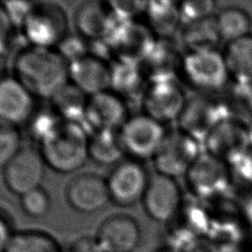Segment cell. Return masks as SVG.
I'll return each mask as SVG.
<instances>
[{"label": "cell", "instance_id": "cell-1", "mask_svg": "<svg viewBox=\"0 0 252 252\" xmlns=\"http://www.w3.org/2000/svg\"><path fill=\"white\" fill-rule=\"evenodd\" d=\"M16 77L34 97L51 99L69 83L68 63L55 49L28 45L14 60Z\"/></svg>", "mask_w": 252, "mask_h": 252}, {"label": "cell", "instance_id": "cell-2", "mask_svg": "<svg viewBox=\"0 0 252 252\" xmlns=\"http://www.w3.org/2000/svg\"><path fill=\"white\" fill-rule=\"evenodd\" d=\"M90 131L79 123H62L40 144V152L47 167L68 174L81 168L89 158Z\"/></svg>", "mask_w": 252, "mask_h": 252}, {"label": "cell", "instance_id": "cell-3", "mask_svg": "<svg viewBox=\"0 0 252 252\" xmlns=\"http://www.w3.org/2000/svg\"><path fill=\"white\" fill-rule=\"evenodd\" d=\"M118 133L125 155L139 161L154 158L167 136L163 124L144 112L130 115Z\"/></svg>", "mask_w": 252, "mask_h": 252}, {"label": "cell", "instance_id": "cell-4", "mask_svg": "<svg viewBox=\"0 0 252 252\" xmlns=\"http://www.w3.org/2000/svg\"><path fill=\"white\" fill-rule=\"evenodd\" d=\"M21 32L29 45L55 49L68 34L66 14L54 3L35 2Z\"/></svg>", "mask_w": 252, "mask_h": 252}, {"label": "cell", "instance_id": "cell-5", "mask_svg": "<svg viewBox=\"0 0 252 252\" xmlns=\"http://www.w3.org/2000/svg\"><path fill=\"white\" fill-rule=\"evenodd\" d=\"M181 68L186 81L204 92L221 89L230 77L223 54L218 49L188 51Z\"/></svg>", "mask_w": 252, "mask_h": 252}, {"label": "cell", "instance_id": "cell-6", "mask_svg": "<svg viewBox=\"0 0 252 252\" xmlns=\"http://www.w3.org/2000/svg\"><path fill=\"white\" fill-rule=\"evenodd\" d=\"M150 177L141 161L123 159L112 167L106 178L110 202L120 207H130L142 201Z\"/></svg>", "mask_w": 252, "mask_h": 252}, {"label": "cell", "instance_id": "cell-7", "mask_svg": "<svg viewBox=\"0 0 252 252\" xmlns=\"http://www.w3.org/2000/svg\"><path fill=\"white\" fill-rule=\"evenodd\" d=\"M46 166L38 150L22 147L2 169L4 183L10 192L21 197L41 187Z\"/></svg>", "mask_w": 252, "mask_h": 252}, {"label": "cell", "instance_id": "cell-8", "mask_svg": "<svg viewBox=\"0 0 252 252\" xmlns=\"http://www.w3.org/2000/svg\"><path fill=\"white\" fill-rule=\"evenodd\" d=\"M144 113L161 122L179 119L187 104L181 88L170 78L150 81L142 94Z\"/></svg>", "mask_w": 252, "mask_h": 252}, {"label": "cell", "instance_id": "cell-9", "mask_svg": "<svg viewBox=\"0 0 252 252\" xmlns=\"http://www.w3.org/2000/svg\"><path fill=\"white\" fill-rule=\"evenodd\" d=\"M199 156L197 140L180 130L167 133L153 159L158 173L175 178L186 175Z\"/></svg>", "mask_w": 252, "mask_h": 252}, {"label": "cell", "instance_id": "cell-10", "mask_svg": "<svg viewBox=\"0 0 252 252\" xmlns=\"http://www.w3.org/2000/svg\"><path fill=\"white\" fill-rule=\"evenodd\" d=\"M142 203L149 218L158 222H167L179 211L182 193L175 178L156 172L150 177Z\"/></svg>", "mask_w": 252, "mask_h": 252}, {"label": "cell", "instance_id": "cell-11", "mask_svg": "<svg viewBox=\"0 0 252 252\" xmlns=\"http://www.w3.org/2000/svg\"><path fill=\"white\" fill-rule=\"evenodd\" d=\"M126 100L108 90L88 97L85 126L91 132L119 130L130 116Z\"/></svg>", "mask_w": 252, "mask_h": 252}, {"label": "cell", "instance_id": "cell-12", "mask_svg": "<svg viewBox=\"0 0 252 252\" xmlns=\"http://www.w3.org/2000/svg\"><path fill=\"white\" fill-rule=\"evenodd\" d=\"M66 199L80 214L96 213L110 202L106 179L95 173L76 175L66 187Z\"/></svg>", "mask_w": 252, "mask_h": 252}, {"label": "cell", "instance_id": "cell-13", "mask_svg": "<svg viewBox=\"0 0 252 252\" xmlns=\"http://www.w3.org/2000/svg\"><path fill=\"white\" fill-rule=\"evenodd\" d=\"M141 227L128 215H113L97 228L94 240L101 252H132L140 243Z\"/></svg>", "mask_w": 252, "mask_h": 252}, {"label": "cell", "instance_id": "cell-14", "mask_svg": "<svg viewBox=\"0 0 252 252\" xmlns=\"http://www.w3.org/2000/svg\"><path fill=\"white\" fill-rule=\"evenodd\" d=\"M35 109V97L16 77L0 81V121L20 128L28 124Z\"/></svg>", "mask_w": 252, "mask_h": 252}, {"label": "cell", "instance_id": "cell-15", "mask_svg": "<svg viewBox=\"0 0 252 252\" xmlns=\"http://www.w3.org/2000/svg\"><path fill=\"white\" fill-rule=\"evenodd\" d=\"M69 83L91 96L110 90V63L94 54H88L68 64Z\"/></svg>", "mask_w": 252, "mask_h": 252}, {"label": "cell", "instance_id": "cell-16", "mask_svg": "<svg viewBox=\"0 0 252 252\" xmlns=\"http://www.w3.org/2000/svg\"><path fill=\"white\" fill-rule=\"evenodd\" d=\"M115 17L108 2H85L75 13V27L78 34L89 42L103 40L114 23Z\"/></svg>", "mask_w": 252, "mask_h": 252}, {"label": "cell", "instance_id": "cell-17", "mask_svg": "<svg viewBox=\"0 0 252 252\" xmlns=\"http://www.w3.org/2000/svg\"><path fill=\"white\" fill-rule=\"evenodd\" d=\"M189 187L200 196L208 197L220 192L227 181V172L216 156H199L186 173Z\"/></svg>", "mask_w": 252, "mask_h": 252}, {"label": "cell", "instance_id": "cell-18", "mask_svg": "<svg viewBox=\"0 0 252 252\" xmlns=\"http://www.w3.org/2000/svg\"><path fill=\"white\" fill-rule=\"evenodd\" d=\"M125 156L118 130L93 131L89 136V158L95 163L116 165Z\"/></svg>", "mask_w": 252, "mask_h": 252}, {"label": "cell", "instance_id": "cell-19", "mask_svg": "<svg viewBox=\"0 0 252 252\" xmlns=\"http://www.w3.org/2000/svg\"><path fill=\"white\" fill-rule=\"evenodd\" d=\"M230 77L238 83H252V33L226 43L222 52Z\"/></svg>", "mask_w": 252, "mask_h": 252}, {"label": "cell", "instance_id": "cell-20", "mask_svg": "<svg viewBox=\"0 0 252 252\" xmlns=\"http://www.w3.org/2000/svg\"><path fill=\"white\" fill-rule=\"evenodd\" d=\"M110 91L125 99L140 91L144 93V71L140 64L128 61L114 60L110 63Z\"/></svg>", "mask_w": 252, "mask_h": 252}, {"label": "cell", "instance_id": "cell-21", "mask_svg": "<svg viewBox=\"0 0 252 252\" xmlns=\"http://www.w3.org/2000/svg\"><path fill=\"white\" fill-rule=\"evenodd\" d=\"M88 97L74 85L68 83L50 99V106L63 121L79 123L85 126Z\"/></svg>", "mask_w": 252, "mask_h": 252}, {"label": "cell", "instance_id": "cell-22", "mask_svg": "<svg viewBox=\"0 0 252 252\" xmlns=\"http://www.w3.org/2000/svg\"><path fill=\"white\" fill-rule=\"evenodd\" d=\"M181 131L196 139V135H210L217 124L214 122V107L206 101L196 99L187 102L179 117Z\"/></svg>", "mask_w": 252, "mask_h": 252}, {"label": "cell", "instance_id": "cell-23", "mask_svg": "<svg viewBox=\"0 0 252 252\" xmlns=\"http://www.w3.org/2000/svg\"><path fill=\"white\" fill-rule=\"evenodd\" d=\"M215 20L220 38L226 43L252 33L251 17L240 7H225L215 16Z\"/></svg>", "mask_w": 252, "mask_h": 252}, {"label": "cell", "instance_id": "cell-24", "mask_svg": "<svg viewBox=\"0 0 252 252\" xmlns=\"http://www.w3.org/2000/svg\"><path fill=\"white\" fill-rule=\"evenodd\" d=\"M182 39L188 51L217 49L221 38L215 16L186 24L182 32Z\"/></svg>", "mask_w": 252, "mask_h": 252}, {"label": "cell", "instance_id": "cell-25", "mask_svg": "<svg viewBox=\"0 0 252 252\" xmlns=\"http://www.w3.org/2000/svg\"><path fill=\"white\" fill-rule=\"evenodd\" d=\"M4 252H63L48 233L38 230L14 232Z\"/></svg>", "mask_w": 252, "mask_h": 252}, {"label": "cell", "instance_id": "cell-26", "mask_svg": "<svg viewBox=\"0 0 252 252\" xmlns=\"http://www.w3.org/2000/svg\"><path fill=\"white\" fill-rule=\"evenodd\" d=\"M145 13L149 23V30L166 34L174 30L176 23L181 22L178 6L171 2H149Z\"/></svg>", "mask_w": 252, "mask_h": 252}, {"label": "cell", "instance_id": "cell-27", "mask_svg": "<svg viewBox=\"0 0 252 252\" xmlns=\"http://www.w3.org/2000/svg\"><path fill=\"white\" fill-rule=\"evenodd\" d=\"M62 121L63 120L51 106L49 108H36L27 124L29 134L39 145L62 123Z\"/></svg>", "mask_w": 252, "mask_h": 252}, {"label": "cell", "instance_id": "cell-28", "mask_svg": "<svg viewBox=\"0 0 252 252\" xmlns=\"http://www.w3.org/2000/svg\"><path fill=\"white\" fill-rule=\"evenodd\" d=\"M20 205L22 211L28 217L41 219L49 213L51 200L49 194L42 187H39L21 196Z\"/></svg>", "mask_w": 252, "mask_h": 252}, {"label": "cell", "instance_id": "cell-29", "mask_svg": "<svg viewBox=\"0 0 252 252\" xmlns=\"http://www.w3.org/2000/svg\"><path fill=\"white\" fill-rule=\"evenodd\" d=\"M21 149L20 128L0 121V168L3 169Z\"/></svg>", "mask_w": 252, "mask_h": 252}, {"label": "cell", "instance_id": "cell-30", "mask_svg": "<svg viewBox=\"0 0 252 252\" xmlns=\"http://www.w3.org/2000/svg\"><path fill=\"white\" fill-rule=\"evenodd\" d=\"M89 41L80 34H67L55 50L69 64L90 54Z\"/></svg>", "mask_w": 252, "mask_h": 252}, {"label": "cell", "instance_id": "cell-31", "mask_svg": "<svg viewBox=\"0 0 252 252\" xmlns=\"http://www.w3.org/2000/svg\"><path fill=\"white\" fill-rule=\"evenodd\" d=\"M216 2L210 0H198L183 2L178 6L181 22L185 25L214 17L213 12L216 8Z\"/></svg>", "mask_w": 252, "mask_h": 252}, {"label": "cell", "instance_id": "cell-32", "mask_svg": "<svg viewBox=\"0 0 252 252\" xmlns=\"http://www.w3.org/2000/svg\"><path fill=\"white\" fill-rule=\"evenodd\" d=\"M11 25L16 30H22L30 16L35 2L28 1H4L0 2Z\"/></svg>", "mask_w": 252, "mask_h": 252}, {"label": "cell", "instance_id": "cell-33", "mask_svg": "<svg viewBox=\"0 0 252 252\" xmlns=\"http://www.w3.org/2000/svg\"><path fill=\"white\" fill-rule=\"evenodd\" d=\"M15 29L11 25L1 3H0V54L5 55L12 41Z\"/></svg>", "mask_w": 252, "mask_h": 252}, {"label": "cell", "instance_id": "cell-34", "mask_svg": "<svg viewBox=\"0 0 252 252\" xmlns=\"http://www.w3.org/2000/svg\"><path fill=\"white\" fill-rule=\"evenodd\" d=\"M66 252H101L98 248L94 237L83 236L75 239L70 243Z\"/></svg>", "mask_w": 252, "mask_h": 252}, {"label": "cell", "instance_id": "cell-35", "mask_svg": "<svg viewBox=\"0 0 252 252\" xmlns=\"http://www.w3.org/2000/svg\"><path fill=\"white\" fill-rule=\"evenodd\" d=\"M14 232L11 229V223L8 218L0 212V252H4Z\"/></svg>", "mask_w": 252, "mask_h": 252}, {"label": "cell", "instance_id": "cell-36", "mask_svg": "<svg viewBox=\"0 0 252 252\" xmlns=\"http://www.w3.org/2000/svg\"><path fill=\"white\" fill-rule=\"evenodd\" d=\"M184 252H220L214 242L205 239H195Z\"/></svg>", "mask_w": 252, "mask_h": 252}, {"label": "cell", "instance_id": "cell-37", "mask_svg": "<svg viewBox=\"0 0 252 252\" xmlns=\"http://www.w3.org/2000/svg\"><path fill=\"white\" fill-rule=\"evenodd\" d=\"M242 100L247 111L252 115V83L243 85Z\"/></svg>", "mask_w": 252, "mask_h": 252}, {"label": "cell", "instance_id": "cell-38", "mask_svg": "<svg viewBox=\"0 0 252 252\" xmlns=\"http://www.w3.org/2000/svg\"><path fill=\"white\" fill-rule=\"evenodd\" d=\"M6 76V60L4 55L0 54V81Z\"/></svg>", "mask_w": 252, "mask_h": 252}]
</instances>
